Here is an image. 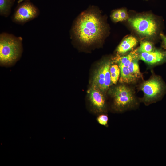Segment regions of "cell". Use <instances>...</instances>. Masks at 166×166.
Listing matches in <instances>:
<instances>
[{"instance_id":"1","label":"cell","mask_w":166,"mask_h":166,"mask_svg":"<svg viewBox=\"0 0 166 166\" xmlns=\"http://www.w3.org/2000/svg\"><path fill=\"white\" fill-rule=\"evenodd\" d=\"M105 30L104 21L97 9L92 7L78 16L73 28L74 36L81 43L89 45L100 41Z\"/></svg>"},{"instance_id":"2","label":"cell","mask_w":166,"mask_h":166,"mask_svg":"<svg viewBox=\"0 0 166 166\" xmlns=\"http://www.w3.org/2000/svg\"><path fill=\"white\" fill-rule=\"evenodd\" d=\"M22 38L3 32L0 34V63L1 66L14 65L21 58L23 52Z\"/></svg>"},{"instance_id":"3","label":"cell","mask_w":166,"mask_h":166,"mask_svg":"<svg viewBox=\"0 0 166 166\" xmlns=\"http://www.w3.org/2000/svg\"><path fill=\"white\" fill-rule=\"evenodd\" d=\"M19 4L12 15V21L16 24L23 25L37 18L39 15V9L29 1Z\"/></svg>"},{"instance_id":"4","label":"cell","mask_w":166,"mask_h":166,"mask_svg":"<svg viewBox=\"0 0 166 166\" xmlns=\"http://www.w3.org/2000/svg\"><path fill=\"white\" fill-rule=\"evenodd\" d=\"M128 21L138 33L144 36H152L157 31V24L154 18L150 16L136 17L129 19Z\"/></svg>"},{"instance_id":"5","label":"cell","mask_w":166,"mask_h":166,"mask_svg":"<svg viewBox=\"0 0 166 166\" xmlns=\"http://www.w3.org/2000/svg\"><path fill=\"white\" fill-rule=\"evenodd\" d=\"M113 97L114 105L120 110L130 107L135 101L132 92L127 87L123 85L115 88Z\"/></svg>"},{"instance_id":"6","label":"cell","mask_w":166,"mask_h":166,"mask_svg":"<svg viewBox=\"0 0 166 166\" xmlns=\"http://www.w3.org/2000/svg\"><path fill=\"white\" fill-rule=\"evenodd\" d=\"M142 90L146 102L153 101L160 98L163 95L165 87L162 80L159 78H154L145 82Z\"/></svg>"},{"instance_id":"7","label":"cell","mask_w":166,"mask_h":166,"mask_svg":"<svg viewBox=\"0 0 166 166\" xmlns=\"http://www.w3.org/2000/svg\"><path fill=\"white\" fill-rule=\"evenodd\" d=\"M89 93V99L93 107L98 112L103 111L105 107V100L100 90L92 85Z\"/></svg>"},{"instance_id":"8","label":"cell","mask_w":166,"mask_h":166,"mask_svg":"<svg viewBox=\"0 0 166 166\" xmlns=\"http://www.w3.org/2000/svg\"><path fill=\"white\" fill-rule=\"evenodd\" d=\"M140 58L147 63L154 64L163 61L166 58V55L163 52L156 50L140 53Z\"/></svg>"},{"instance_id":"9","label":"cell","mask_w":166,"mask_h":166,"mask_svg":"<svg viewBox=\"0 0 166 166\" xmlns=\"http://www.w3.org/2000/svg\"><path fill=\"white\" fill-rule=\"evenodd\" d=\"M137 43V41L135 38L132 36L128 37L118 45L117 52L120 54H124L135 47Z\"/></svg>"},{"instance_id":"10","label":"cell","mask_w":166,"mask_h":166,"mask_svg":"<svg viewBox=\"0 0 166 166\" xmlns=\"http://www.w3.org/2000/svg\"><path fill=\"white\" fill-rule=\"evenodd\" d=\"M105 74L103 63L96 71L93 78V85L100 90L104 91Z\"/></svg>"},{"instance_id":"11","label":"cell","mask_w":166,"mask_h":166,"mask_svg":"<svg viewBox=\"0 0 166 166\" xmlns=\"http://www.w3.org/2000/svg\"><path fill=\"white\" fill-rule=\"evenodd\" d=\"M14 0H0V14L7 17L10 14Z\"/></svg>"},{"instance_id":"12","label":"cell","mask_w":166,"mask_h":166,"mask_svg":"<svg viewBox=\"0 0 166 166\" xmlns=\"http://www.w3.org/2000/svg\"><path fill=\"white\" fill-rule=\"evenodd\" d=\"M119 66L121 74V82L129 83L136 80V78L130 73L128 67L123 65H119Z\"/></svg>"},{"instance_id":"13","label":"cell","mask_w":166,"mask_h":166,"mask_svg":"<svg viewBox=\"0 0 166 166\" xmlns=\"http://www.w3.org/2000/svg\"><path fill=\"white\" fill-rule=\"evenodd\" d=\"M137 57V53L136 51H134L125 56L117 58L116 61L119 65L128 67L131 61Z\"/></svg>"},{"instance_id":"14","label":"cell","mask_w":166,"mask_h":166,"mask_svg":"<svg viewBox=\"0 0 166 166\" xmlns=\"http://www.w3.org/2000/svg\"><path fill=\"white\" fill-rule=\"evenodd\" d=\"M105 74V83L104 91L107 89L111 85L112 82L109 71L110 62L109 61H105L103 63Z\"/></svg>"},{"instance_id":"15","label":"cell","mask_w":166,"mask_h":166,"mask_svg":"<svg viewBox=\"0 0 166 166\" xmlns=\"http://www.w3.org/2000/svg\"><path fill=\"white\" fill-rule=\"evenodd\" d=\"M137 58L133 60L128 66L130 73L136 79L140 77L141 75Z\"/></svg>"},{"instance_id":"16","label":"cell","mask_w":166,"mask_h":166,"mask_svg":"<svg viewBox=\"0 0 166 166\" xmlns=\"http://www.w3.org/2000/svg\"><path fill=\"white\" fill-rule=\"evenodd\" d=\"M109 71L112 83L116 84L117 82L120 74V69L117 65L114 64L110 66Z\"/></svg>"},{"instance_id":"17","label":"cell","mask_w":166,"mask_h":166,"mask_svg":"<svg viewBox=\"0 0 166 166\" xmlns=\"http://www.w3.org/2000/svg\"><path fill=\"white\" fill-rule=\"evenodd\" d=\"M153 46L152 44L146 41L141 43L138 51L140 53L149 52L153 51Z\"/></svg>"},{"instance_id":"18","label":"cell","mask_w":166,"mask_h":166,"mask_svg":"<svg viewBox=\"0 0 166 166\" xmlns=\"http://www.w3.org/2000/svg\"><path fill=\"white\" fill-rule=\"evenodd\" d=\"M97 121L101 125L107 126L108 124V117L107 115L105 114H101L97 117Z\"/></svg>"},{"instance_id":"19","label":"cell","mask_w":166,"mask_h":166,"mask_svg":"<svg viewBox=\"0 0 166 166\" xmlns=\"http://www.w3.org/2000/svg\"><path fill=\"white\" fill-rule=\"evenodd\" d=\"M112 18L115 22L121 21L119 10H116L113 12L111 15Z\"/></svg>"},{"instance_id":"20","label":"cell","mask_w":166,"mask_h":166,"mask_svg":"<svg viewBox=\"0 0 166 166\" xmlns=\"http://www.w3.org/2000/svg\"><path fill=\"white\" fill-rule=\"evenodd\" d=\"M119 10L121 21L127 19L128 16L126 10L124 9Z\"/></svg>"},{"instance_id":"21","label":"cell","mask_w":166,"mask_h":166,"mask_svg":"<svg viewBox=\"0 0 166 166\" xmlns=\"http://www.w3.org/2000/svg\"><path fill=\"white\" fill-rule=\"evenodd\" d=\"M160 36L163 41L165 47L166 49V36L164 35L163 34H160Z\"/></svg>"},{"instance_id":"22","label":"cell","mask_w":166,"mask_h":166,"mask_svg":"<svg viewBox=\"0 0 166 166\" xmlns=\"http://www.w3.org/2000/svg\"><path fill=\"white\" fill-rule=\"evenodd\" d=\"M26 0H18V4H19V3H21L22 2V1H25Z\"/></svg>"}]
</instances>
